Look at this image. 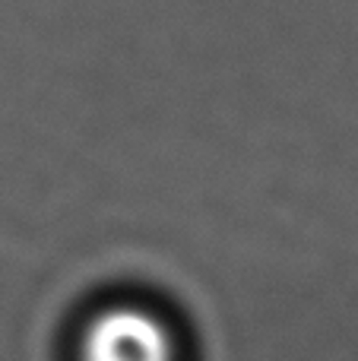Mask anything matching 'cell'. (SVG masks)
Returning a JSON list of instances; mask_svg holds the SVG:
<instances>
[{
  "label": "cell",
  "mask_w": 358,
  "mask_h": 361,
  "mask_svg": "<svg viewBox=\"0 0 358 361\" xmlns=\"http://www.w3.org/2000/svg\"><path fill=\"white\" fill-rule=\"evenodd\" d=\"M73 361H187L181 330L149 301L114 298L76 330Z\"/></svg>",
  "instance_id": "1"
}]
</instances>
